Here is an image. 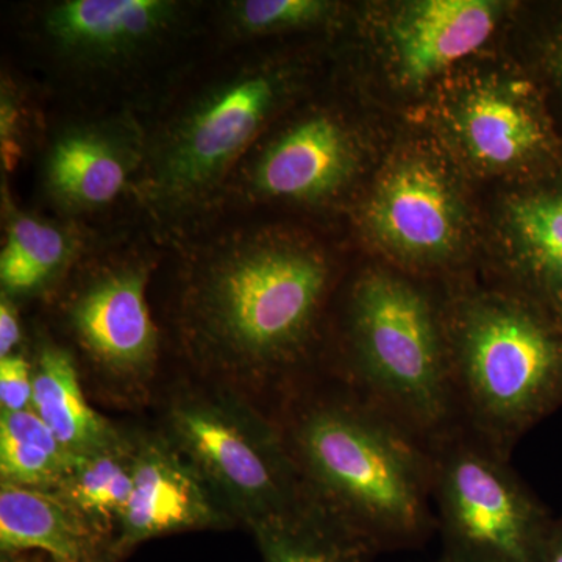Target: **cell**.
I'll return each instance as SVG.
<instances>
[{
    "label": "cell",
    "instance_id": "cell-18",
    "mask_svg": "<svg viewBox=\"0 0 562 562\" xmlns=\"http://www.w3.org/2000/svg\"><path fill=\"white\" fill-rule=\"evenodd\" d=\"M32 412L77 458L102 452L122 438L85 398L68 350L41 341L33 361Z\"/></svg>",
    "mask_w": 562,
    "mask_h": 562
},
{
    "label": "cell",
    "instance_id": "cell-24",
    "mask_svg": "<svg viewBox=\"0 0 562 562\" xmlns=\"http://www.w3.org/2000/svg\"><path fill=\"white\" fill-rule=\"evenodd\" d=\"M25 113L20 90L11 80L2 81L0 94V147H2L3 168L13 171L20 161L25 136Z\"/></svg>",
    "mask_w": 562,
    "mask_h": 562
},
{
    "label": "cell",
    "instance_id": "cell-5",
    "mask_svg": "<svg viewBox=\"0 0 562 562\" xmlns=\"http://www.w3.org/2000/svg\"><path fill=\"white\" fill-rule=\"evenodd\" d=\"M349 387L428 443L460 427L442 313L417 284L362 272L346 312Z\"/></svg>",
    "mask_w": 562,
    "mask_h": 562
},
{
    "label": "cell",
    "instance_id": "cell-4",
    "mask_svg": "<svg viewBox=\"0 0 562 562\" xmlns=\"http://www.w3.org/2000/svg\"><path fill=\"white\" fill-rule=\"evenodd\" d=\"M442 321L461 425L509 458L562 397V338L512 291L469 292Z\"/></svg>",
    "mask_w": 562,
    "mask_h": 562
},
{
    "label": "cell",
    "instance_id": "cell-12",
    "mask_svg": "<svg viewBox=\"0 0 562 562\" xmlns=\"http://www.w3.org/2000/svg\"><path fill=\"white\" fill-rule=\"evenodd\" d=\"M364 220L386 254L414 268L449 261L461 239L460 202L427 158L403 157L387 168L373 188Z\"/></svg>",
    "mask_w": 562,
    "mask_h": 562
},
{
    "label": "cell",
    "instance_id": "cell-11",
    "mask_svg": "<svg viewBox=\"0 0 562 562\" xmlns=\"http://www.w3.org/2000/svg\"><path fill=\"white\" fill-rule=\"evenodd\" d=\"M357 169L350 133L327 113L292 122L244 158L227 198L246 202L321 203L349 184Z\"/></svg>",
    "mask_w": 562,
    "mask_h": 562
},
{
    "label": "cell",
    "instance_id": "cell-21",
    "mask_svg": "<svg viewBox=\"0 0 562 562\" xmlns=\"http://www.w3.org/2000/svg\"><path fill=\"white\" fill-rule=\"evenodd\" d=\"M79 460L32 409L0 412L2 483L54 491Z\"/></svg>",
    "mask_w": 562,
    "mask_h": 562
},
{
    "label": "cell",
    "instance_id": "cell-3",
    "mask_svg": "<svg viewBox=\"0 0 562 562\" xmlns=\"http://www.w3.org/2000/svg\"><path fill=\"white\" fill-rule=\"evenodd\" d=\"M290 74L244 61L146 132L133 198L165 235L181 236L227 198L236 169L290 94Z\"/></svg>",
    "mask_w": 562,
    "mask_h": 562
},
{
    "label": "cell",
    "instance_id": "cell-30",
    "mask_svg": "<svg viewBox=\"0 0 562 562\" xmlns=\"http://www.w3.org/2000/svg\"><path fill=\"white\" fill-rule=\"evenodd\" d=\"M561 68H562V54H561Z\"/></svg>",
    "mask_w": 562,
    "mask_h": 562
},
{
    "label": "cell",
    "instance_id": "cell-28",
    "mask_svg": "<svg viewBox=\"0 0 562 562\" xmlns=\"http://www.w3.org/2000/svg\"><path fill=\"white\" fill-rule=\"evenodd\" d=\"M117 561H120V558L109 557V558H103V560L98 561V562H117Z\"/></svg>",
    "mask_w": 562,
    "mask_h": 562
},
{
    "label": "cell",
    "instance_id": "cell-17",
    "mask_svg": "<svg viewBox=\"0 0 562 562\" xmlns=\"http://www.w3.org/2000/svg\"><path fill=\"white\" fill-rule=\"evenodd\" d=\"M454 132L476 165L508 171L532 157L542 143L535 114L505 87L484 85L462 99L454 113Z\"/></svg>",
    "mask_w": 562,
    "mask_h": 562
},
{
    "label": "cell",
    "instance_id": "cell-2",
    "mask_svg": "<svg viewBox=\"0 0 562 562\" xmlns=\"http://www.w3.org/2000/svg\"><path fill=\"white\" fill-rule=\"evenodd\" d=\"M283 435L310 495L375 552L438 531L430 443L350 387L303 403Z\"/></svg>",
    "mask_w": 562,
    "mask_h": 562
},
{
    "label": "cell",
    "instance_id": "cell-9",
    "mask_svg": "<svg viewBox=\"0 0 562 562\" xmlns=\"http://www.w3.org/2000/svg\"><path fill=\"white\" fill-rule=\"evenodd\" d=\"M183 21V3L171 0H63L41 7L35 32L66 69L109 74L157 54Z\"/></svg>",
    "mask_w": 562,
    "mask_h": 562
},
{
    "label": "cell",
    "instance_id": "cell-8",
    "mask_svg": "<svg viewBox=\"0 0 562 562\" xmlns=\"http://www.w3.org/2000/svg\"><path fill=\"white\" fill-rule=\"evenodd\" d=\"M66 297V324L92 364L120 382H146L158 360V330L147 305L151 262L139 250L80 260Z\"/></svg>",
    "mask_w": 562,
    "mask_h": 562
},
{
    "label": "cell",
    "instance_id": "cell-27",
    "mask_svg": "<svg viewBox=\"0 0 562 562\" xmlns=\"http://www.w3.org/2000/svg\"><path fill=\"white\" fill-rule=\"evenodd\" d=\"M539 562H562V525L550 530Z\"/></svg>",
    "mask_w": 562,
    "mask_h": 562
},
{
    "label": "cell",
    "instance_id": "cell-22",
    "mask_svg": "<svg viewBox=\"0 0 562 562\" xmlns=\"http://www.w3.org/2000/svg\"><path fill=\"white\" fill-rule=\"evenodd\" d=\"M514 271L562 303V199L531 198L509 205Z\"/></svg>",
    "mask_w": 562,
    "mask_h": 562
},
{
    "label": "cell",
    "instance_id": "cell-23",
    "mask_svg": "<svg viewBox=\"0 0 562 562\" xmlns=\"http://www.w3.org/2000/svg\"><path fill=\"white\" fill-rule=\"evenodd\" d=\"M321 0H238L224 9L225 29L238 40L313 27L331 13Z\"/></svg>",
    "mask_w": 562,
    "mask_h": 562
},
{
    "label": "cell",
    "instance_id": "cell-31",
    "mask_svg": "<svg viewBox=\"0 0 562 562\" xmlns=\"http://www.w3.org/2000/svg\"><path fill=\"white\" fill-rule=\"evenodd\" d=\"M438 562H443V561L439 560Z\"/></svg>",
    "mask_w": 562,
    "mask_h": 562
},
{
    "label": "cell",
    "instance_id": "cell-15",
    "mask_svg": "<svg viewBox=\"0 0 562 562\" xmlns=\"http://www.w3.org/2000/svg\"><path fill=\"white\" fill-rule=\"evenodd\" d=\"M2 560L29 552L49 562H98L117 557L103 535L57 491L0 484Z\"/></svg>",
    "mask_w": 562,
    "mask_h": 562
},
{
    "label": "cell",
    "instance_id": "cell-14",
    "mask_svg": "<svg viewBox=\"0 0 562 562\" xmlns=\"http://www.w3.org/2000/svg\"><path fill=\"white\" fill-rule=\"evenodd\" d=\"M498 5L486 0H420L391 22L390 40L398 79L420 87L483 46Z\"/></svg>",
    "mask_w": 562,
    "mask_h": 562
},
{
    "label": "cell",
    "instance_id": "cell-7",
    "mask_svg": "<svg viewBox=\"0 0 562 562\" xmlns=\"http://www.w3.org/2000/svg\"><path fill=\"white\" fill-rule=\"evenodd\" d=\"M443 562H539L552 528L509 458L469 428L431 443Z\"/></svg>",
    "mask_w": 562,
    "mask_h": 562
},
{
    "label": "cell",
    "instance_id": "cell-10",
    "mask_svg": "<svg viewBox=\"0 0 562 562\" xmlns=\"http://www.w3.org/2000/svg\"><path fill=\"white\" fill-rule=\"evenodd\" d=\"M144 147L146 132L131 114L61 125L44 150V195L66 220L102 213L133 195Z\"/></svg>",
    "mask_w": 562,
    "mask_h": 562
},
{
    "label": "cell",
    "instance_id": "cell-25",
    "mask_svg": "<svg viewBox=\"0 0 562 562\" xmlns=\"http://www.w3.org/2000/svg\"><path fill=\"white\" fill-rule=\"evenodd\" d=\"M33 402V362L24 355L0 358V412H31Z\"/></svg>",
    "mask_w": 562,
    "mask_h": 562
},
{
    "label": "cell",
    "instance_id": "cell-16",
    "mask_svg": "<svg viewBox=\"0 0 562 562\" xmlns=\"http://www.w3.org/2000/svg\"><path fill=\"white\" fill-rule=\"evenodd\" d=\"M0 284L9 297H32L54 286L87 255V233L76 222L52 221L18 209L3 184Z\"/></svg>",
    "mask_w": 562,
    "mask_h": 562
},
{
    "label": "cell",
    "instance_id": "cell-26",
    "mask_svg": "<svg viewBox=\"0 0 562 562\" xmlns=\"http://www.w3.org/2000/svg\"><path fill=\"white\" fill-rule=\"evenodd\" d=\"M22 344V325L16 301L2 294L0 297V358L18 353Z\"/></svg>",
    "mask_w": 562,
    "mask_h": 562
},
{
    "label": "cell",
    "instance_id": "cell-29",
    "mask_svg": "<svg viewBox=\"0 0 562 562\" xmlns=\"http://www.w3.org/2000/svg\"><path fill=\"white\" fill-rule=\"evenodd\" d=\"M558 310H560L561 316H562V303L560 306H558Z\"/></svg>",
    "mask_w": 562,
    "mask_h": 562
},
{
    "label": "cell",
    "instance_id": "cell-20",
    "mask_svg": "<svg viewBox=\"0 0 562 562\" xmlns=\"http://www.w3.org/2000/svg\"><path fill=\"white\" fill-rule=\"evenodd\" d=\"M135 476V441L121 438L102 452L80 458L57 487L98 530L113 539L127 509Z\"/></svg>",
    "mask_w": 562,
    "mask_h": 562
},
{
    "label": "cell",
    "instance_id": "cell-1",
    "mask_svg": "<svg viewBox=\"0 0 562 562\" xmlns=\"http://www.w3.org/2000/svg\"><path fill=\"white\" fill-rule=\"evenodd\" d=\"M188 257L180 325L203 360L247 379L286 375L308 360L331 281L324 251L238 228Z\"/></svg>",
    "mask_w": 562,
    "mask_h": 562
},
{
    "label": "cell",
    "instance_id": "cell-6",
    "mask_svg": "<svg viewBox=\"0 0 562 562\" xmlns=\"http://www.w3.org/2000/svg\"><path fill=\"white\" fill-rule=\"evenodd\" d=\"M168 427L169 441L247 525L312 497L283 431L235 395H184L169 408Z\"/></svg>",
    "mask_w": 562,
    "mask_h": 562
},
{
    "label": "cell",
    "instance_id": "cell-19",
    "mask_svg": "<svg viewBox=\"0 0 562 562\" xmlns=\"http://www.w3.org/2000/svg\"><path fill=\"white\" fill-rule=\"evenodd\" d=\"M249 528L262 562H371L376 553L313 497Z\"/></svg>",
    "mask_w": 562,
    "mask_h": 562
},
{
    "label": "cell",
    "instance_id": "cell-13",
    "mask_svg": "<svg viewBox=\"0 0 562 562\" xmlns=\"http://www.w3.org/2000/svg\"><path fill=\"white\" fill-rule=\"evenodd\" d=\"M227 520L220 498L169 439L135 441L132 497L114 536L117 557L150 539L222 527Z\"/></svg>",
    "mask_w": 562,
    "mask_h": 562
}]
</instances>
